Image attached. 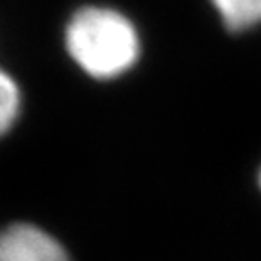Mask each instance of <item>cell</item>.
Returning <instances> with one entry per match:
<instances>
[{
    "mask_svg": "<svg viewBox=\"0 0 261 261\" xmlns=\"http://www.w3.org/2000/svg\"><path fill=\"white\" fill-rule=\"evenodd\" d=\"M66 47L77 66L99 80L122 75L140 56V37L130 19L101 6L77 10L66 28Z\"/></svg>",
    "mask_w": 261,
    "mask_h": 261,
    "instance_id": "cell-1",
    "label": "cell"
},
{
    "mask_svg": "<svg viewBox=\"0 0 261 261\" xmlns=\"http://www.w3.org/2000/svg\"><path fill=\"white\" fill-rule=\"evenodd\" d=\"M0 261H70L55 236L29 223L0 230Z\"/></svg>",
    "mask_w": 261,
    "mask_h": 261,
    "instance_id": "cell-2",
    "label": "cell"
},
{
    "mask_svg": "<svg viewBox=\"0 0 261 261\" xmlns=\"http://www.w3.org/2000/svg\"><path fill=\"white\" fill-rule=\"evenodd\" d=\"M224 25L230 31H246L261 23V0H213Z\"/></svg>",
    "mask_w": 261,
    "mask_h": 261,
    "instance_id": "cell-3",
    "label": "cell"
},
{
    "mask_svg": "<svg viewBox=\"0 0 261 261\" xmlns=\"http://www.w3.org/2000/svg\"><path fill=\"white\" fill-rule=\"evenodd\" d=\"M19 105L21 97L18 85L4 70H0V136L14 126L19 114Z\"/></svg>",
    "mask_w": 261,
    "mask_h": 261,
    "instance_id": "cell-4",
    "label": "cell"
},
{
    "mask_svg": "<svg viewBox=\"0 0 261 261\" xmlns=\"http://www.w3.org/2000/svg\"><path fill=\"white\" fill-rule=\"evenodd\" d=\"M259 186H261V172H259Z\"/></svg>",
    "mask_w": 261,
    "mask_h": 261,
    "instance_id": "cell-5",
    "label": "cell"
}]
</instances>
